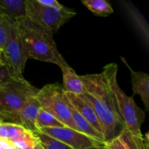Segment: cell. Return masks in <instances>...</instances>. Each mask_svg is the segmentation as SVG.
Listing matches in <instances>:
<instances>
[{"label":"cell","instance_id":"1","mask_svg":"<svg viewBox=\"0 0 149 149\" xmlns=\"http://www.w3.org/2000/svg\"><path fill=\"white\" fill-rule=\"evenodd\" d=\"M84 85L83 96L94 109L103 130L105 142L116 138L125 127L116 104L106 70L100 74L79 76Z\"/></svg>","mask_w":149,"mask_h":149},{"label":"cell","instance_id":"2","mask_svg":"<svg viewBox=\"0 0 149 149\" xmlns=\"http://www.w3.org/2000/svg\"><path fill=\"white\" fill-rule=\"evenodd\" d=\"M24 45L27 59L52 63L59 66L64 60L58 52L53 33L24 17L15 20Z\"/></svg>","mask_w":149,"mask_h":149},{"label":"cell","instance_id":"3","mask_svg":"<svg viewBox=\"0 0 149 149\" xmlns=\"http://www.w3.org/2000/svg\"><path fill=\"white\" fill-rule=\"evenodd\" d=\"M39 90L25 79L13 78L0 87V116L3 120L14 124L23 106Z\"/></svg>","mask_w":149,"mask_h":149},{"label":"cell","instance_id":"4","mask_svg":"<svg viewBox=\"0 0 149 149\" xmlns=\"http://www.w3.org/2000/svg\"><path fill=\"white\" fill-rule=\"evenodd\" d=\"M104 68L107 71L118 109L125 127L135 135H142L141 125L145 120V112L137 106L133 97L127 95L119 87L117 81L118 65L116 63H109Z\"/></svg>","mask_w":149,"mask_h":149},{"label":"cell","instance_id":"5","mask_svg":"<svg viewBox=\"0 0 149 149\" xmlns=\"http://www.w3.org/2000/svg\"><path fill=\"white\" fill-rule=\"evenodd\" d=\"M36 99L42 110L55 116L66 127L79 132L64 98L63 89L61 84L58 83L46 84L39 90Z\"/></svg>","mask_w":149,"mask_h":149},{"label":"cell","instance_id":"6","mask_svg":"<svg viewBox=\"0 0 149 149\" xmlns=\"http://www.w3.org/2000/svg\"><path fill=\"white\" fill-rule=\"evenodd\" d=\"M76 14L74 10L65 6L61 9L52 8L39 4L36 0H26V17L52 33L56 32Z\"/></svg>","mask_w":149,"mask_h":149},{"label":"cell","instance_id":"7","mask_svg":"<svg viewBox=\"0 0 149 149\" xmlns=\"http://www.w3.org/2000/svg\"><path fill=\"white\" fill-rule=\"evenodd\" d=\"M2 53L5 65L11 77L15 79H24L23 74L28 59L15 21L10 26Z\"/></svg>","mask_w":149,"mask_h":149},{"label":"cell","instance_id":"8","mask_svg":"<svg viewBox=\"0 0 149 149\" xmlns=\"http://www.w3.org/2000/svg\"><path fill=\"white\" fill-rule=\"evenodd\" d=\"M39 132L46 134L72 149L100 148L104 143L97 141L70 128H43Z\"/></svg>","mask_w":149,"mask_h":149},{"label":"cell","instance_id":"9","mask_svg":"<svg viewBox=\"0 0 149 149\" xmlns=\"http://www.w3.org/2000/svg\"><path fill=\"white\" fill-rule=\"evenodd\" d=\"M0 139L6 141L13 149H25L39 142L34 134L16 124L0 122Z\"/></svg>","mask_w":149,"mask_h":149},{"label":"cell","instance_id":"10","mask_svg":"<svg viewBox=\"0 0 149 149\" xmlns=\"http://www.w3.org/2000/svg\"><path fill=\"white\" fill-rule=\"evenodd\" d=\"M40 110V105L36 99V95L30 97L18 113L14 124L20 125L33 134L39 132L36 120Z\"/></svg>","mask_w":149,"mask_h":149},{"label":"cell","instance_id":"11","mask_svg":"<svg viewBox=\"0 0 149 149\" xmlns=\"http://www.w3.org/2000/svg\"><path fill=\"white\" fill-rule=\"evenodd\" d=\"M64 96L68 100V103L77 110V112L80 113L92 126L94 127L96 131L103 135V130L100 126V122L93 109L91 105L84 98L83 95H74L71 93L64 92Z\"/></svg>","mask_w":149,"mask_h":149},{"label":"cell","instance_id":"12","mask_svg":"<svg viewBox=\"0 0 149 149\" xmlns=\"http://www.w3.org/2000/svg\"><path fill=\"white\" fill-rule=\"evenodd\" d=\"M122 61L129 68L132 79V91L134 95H139L143 103L145 106L146 110L149 111V76L143 71H135L128 65L125 58H121Z\"/></svg>","mask_w":149,"mask_h":149},{"label":"cell","instance_id":"13","mask_svg":"<svg viewBox=\"0 0 149 149\" xmlns=\"http://www.w3.org/2000/svg\"><path fill=\"white\" fill-rule=\"evenodd\" d=\"M63 74V89L64 92L74 95L84 93V85L80 77L64 59L59 65Z\"/></svg>","mask_w":149,"mask_h":149},{"label":"cell","instance_id":"14","mask_svg":"<svg viewBox=\"0 0 149 149\" xmlns=\"http://www.w3.org/2000/svg\"><path fill=\"white\" fill-rule=\"evenodd\" d=\"M26 0H0V15L13 20L26 17Z\"/></svg>","mask_w":149,"mask_h":149},{"label":"cell","instance_id":"15","mask_svg":"<svg viewBox=\"0 0 149 149\" xmlns=\"http://www.w3.org/2000/svg\"><path fill=\"white\" fill-rule=\"evenodd\" d=\"M119 135L127 149H148V132L145 135H135L125 127Z\"/></svg>","mask_w":149,"mask_h":149},{"label":"cell","instance_id":"16","mask_svg":"<svg viewBox=\"0 0 149 149\" xmlns=\"http://www.w3.org/2000/svg\"><path fill=\"white\" fill-rule=\"evenodd\" d=\"M81 2L97 16L106 17L113 13L111 4L106 0H82Z\"/></svg>","mask_w":149,"mask_h":149},{"label":"cell","instance_id":"17","mask_svg":"<svg viewBox=\"0 0 149 149\" xmlns=\"http://www.w3.org/2000/svg\"><path fill=\"white\" fill-rule=\"evenodd\" d=\"M125 8H127V13L129 14V17L131 20L133 19V23L135 24L136 29L139 30V33L142 36L143 39H144L146 44V46L148 45V24L145 19L141 15L138 11H137L135 9L133 8L132 6H130L126 4Z\"/></svg>","mask_w":149,"mask_h":149},{"label":"cell","instance_id":"18","mask_svg":"<svg viewBox=\"0 0 149 149\" xmlns=\"http://www.w3.org/2000/svg\"><path fill=\"white\" fill-rule=\"evenodd\" d=\"M36 125L39 130L43 128H65L66 127L61 123L59 120L56 119L46 111L41 109L38 115Z\"/></svg>","mask_w":149,"mask_h":149},{"label":"cell","instance_id":"19","mask_svg":"<svg viewBox=\"0 0 149 149\" xmlns=\"http://www.w3.org/2000/svg\"><path fill=\"white\" fill-rule=\"evenodd\" d=\"M44 149H72L63 143L42 132L33 133Z\"/></svg>","mask_w":149,"mask_h":149},{"label":"cell","instance_id":"20","mask_svg":"<svg viewBox=\"0 0 149 149\" xmlns=\"http://www.w3.org/2000/svg\"><path fill=\"white\" fill-rule=\"evenodd\" d=\"M13 22L14 20L12 19L0 15V49L1 51L7 42L9 31Z\"/></svg>","mask_w":149,"mask_h":149},{"label":"cell","instance_id":"21","mask_svg":"<svg viewBox=\"0 0 149 149\" xmlns=\"http://www.w3.org/2000/svg\"><path fill=\"white\" fill-rule=\"evenodd\" d=\"M99 149H127L121 138L120 135L113 138L111 141L105 142L103 146Z\"/></svg>","mask_w":149,"mask_h":149},{"label":"cell","instance_id":"22","mask_svg":"<svg viewBox=\"0 0 149 149\" xmlns=\"http://www.w3.org/2000/svg\"><path fill=\"white\" fill-rule=\"evenodd\" d=\"M13 77L10 75L8 69H7L6 65L0 66V87L8 82L10 79H12Z\"/></svg>","mask_w":149,"mask_h":149},{"label":"cell","instance_id":"23","mask_svg":"<svg viewBox=\"0 0 149 149\" xmlns=\"http://www.w3.org/2000/svg\"><path fill=\"white\" fill-rule=\"evenodd\" d=\"M36 1L39 4H42V5L49 7H52V8L61 9L64 7L63 5L60 4L57 0H36Z\"/></svg>","mask_w":149,"mask_h":149},{"label":"cell","instance_id":"24","mask_svg":"<svg viewBox=\"0 0 149 149\" xmlns=\"http://www.w3.org/2000/svg\"><path fill=\"white\" fill-rule=\"evenodd\" d=\"M25 149H44V148H43V147L41 146V144L39 143V142H38V143H36L35 145H33V146H32L29 147V148H25Z\"/></svg>","mask_w":149,"mask_h":149},{"label":"cell","instance_id":"25","mask_svg":"<svg viewBox=\"0 0 149 149\" xmlns=\"http://www.w3.org/2000/svg\"><path fill=\"white\" fill-rule=\"evenodd\" d=\"M3 65H5V62H4V56H3L2 51L0 49V66H3Z\"/></svg>","mask_w":149,"mask_h":149},{"label":"cell","instance_id":"26","mask_svg":"<svg viewBox=\"0 0 149 149\" xmlns=\"http://www.w3.org/2000/svg\"><path fill=\"white\" fill-rule=\"evenodd\" d=\"M0 122H4V121L3 120V119H2V118H1V116H0Z\"/></svg>","mask_w":149,"mask_h":149},{"label":"cell","instance_id":"27","mask_svg":"<svg viewBox=\"0 0 149 149\" xmlns=\"http://www.w3.org/2000/svg\"><path fill=\"white\" fill-rule=\"evenodd\" d=\"M90 149H99V148H90Z\"/></svg>","mask_w":149,"mask_h":149}]
</instances>
